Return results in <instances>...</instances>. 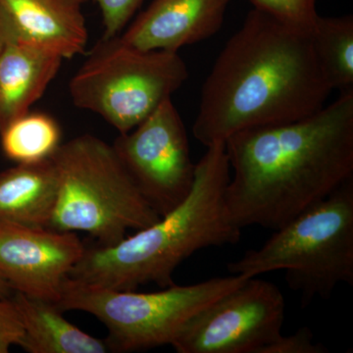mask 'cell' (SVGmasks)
I'll return each instance as SVG.
<instances>
[{
    "label": "cell",
    "mask_w": 353,
    "mask_h": 353,
    "mask_svg": "<svg viewBox=\"0 0 353 353\" xmlns=\"http://www.w3.org/2000/svg\"><path fill=\"white\" fill-rule=\"evenodd\" d=\"M225 148L234 224L276 231L352 178L353 90L303 119L236 132Z\"/></svg>",
    "instance_id": "obj_1"
},
{
    "label": "cell",
    "mask_w": 353,
    "mask_h": 353,
    "mask_svg": "<svg viewBox=\"0 0 353 353\" xmlns=\"http://www.w3.org/2000/svg\"><path fill=\"white\" fill-rule=\"evenodd\" d=\"M310 32L253 8L201 88L192 132L204 146L252 128L303 119L331 94Z\"/></svg>",
    "instance_id": "obj_2"
},
{
    "label": "cell",
    "mask_w": 353,
    "mask_h": 353,
    "mask_svg": "<svg viewBox=\"0 0 353 353\" xmlns=\"http://www.w3.org/2000/svg\"><path fill=\"white\" fill-rule=\"evenodd\" d=\"M230 178L225 143L208 146L196 164L192 189L182 203L116 245L85 248L69 277L119 290L175 285L176 269L194 253L241 241V229L234 224L225 201Z\"/></svg>",
    "instance_id": "obj_3"
},
{
    "label": "cell",
    "mask_w": 353,
    "mask_h": 353,
    "mask_svg": "<svg viewBox=\"0 0 353 353\" xmlns=\"http://www.w3.org/2000/svg\"><path fill=\"white\" fill-rule=\"evenodd\" d=\"M232 275L259 277L284 271L301 306L353 285V176L288 222L257 250L227 265Z\"/></svg>",
    "instance_id": "obj_4"
},
{
    "label": "cell",
    "mask_w": 353,
    "mask_h": 353,
    "mask_svg": "<svg viewBox=\"0 0 353 353\" xmlns=\"http://www.w3.org/2000/svg\"><path fill=\"white\" fill-rule=\"evenodd\" d=\"M57 172V206L48 229L90 234L99 245L124 240L130 230L160 219L113 145L85 134L61 143L51 157Z\"/></svg>",
    "instance_id": "obj_5"
},
{
    "label": "cell",
    "mask_w": 353,
    "mask_h": 353,
    "mask_svg": "<svg viewBox=\"0 0 353 353\" xmlns=\"http://www.w3.org/2000/svg\"><path fill=\"white\" fill-rule=\"evenodd\" d=\"M248 276L218 277L159 292H137L67 278L57 306L90 313L108 328L110 352H134L172 345L192 317L243 284Z\"/></svg>",
    "instance_id": "obj_6"
},
{
    "label": "cell",
    "mask_w": 353,
    "mask_h": 353,
    "mask_svg": "<svg viewBox=\"0 0 353 353\" xmlns=\"http://www.w3.org/2000/svg\"><path fill=\"white\" fill-rule=\"evenodd\" d=\"M188 77L179 52L139 50L119 36L101 38L70 80L69 94L76 108L126 134L172 99Z\"/></svg>",
    "instance_id": "obj_7"
},
{
    "label": "cell",
    "mask_w": 353,
    "mask_h": 353,
    "mask_svg": "<svg viewBox=\"0 0 353 353\" xmlns=\"http://www.w3.org/2000/svg\"><path fill=\"white\" fill-rule=\"evenodd\" d=\"M285 314L277 285L248 278L192 317L171 345L178 353H262L282 334Z\"/></svg>",
    "instance_id": "obj_8"
},
{
    "label": "cell",
    "mask_w": 353,
    "mask_h": 353,
    "mask_svg": "<svg viewBox=\"0 0 353 353\" xmlns=\"http://www.w3.org/2000/svg\"><path fill=\"white\" fill-rule=\"evenodd\" d=\"M112 145L141 196L159 216L170 212L189 196L196 164L172 99L132 131L119 134Z\"/></svg>",
    "instance_id": "obj_9"
},
{
    "label": "cell",
    "mask_w": 353,
    "mask_h": 353,
    "mask_svg": "<svg viewBox=\"0 0 353 353\" xmlns=\"http://www.w3.org/2000/svg\"><path fill=\"white\" fill-rule=\"evenodd\" d=\"M85 250L77 233L0 222V276L26 296L57 303Z\"/></svg>",
    "instance_id": "obj_10"
},
{
    "label": "cell",
    "mask_w": 353,
    "mask_h": 353,
    "mask_svg": "<svg viewBox=\"0 0 353 353\" xmlns=\"http://www.w3.org/2000/svg\"><path fill=\"white\" fill-rule=\"evenodd\" d=\"M233 0H153L121 32L125 43L143 50L179 52L220 31Z\"/></svg>",
    "instance_id": "obj_11"
},
{
    "label": "cell",
    "mask_w": 353,
    "mask_h": 353,
    "mask_svg": "<svg viewBox=\"0 0 353 353\" xmlns=\"http://www.w3.org/2000/svg\"><path fill=\"white\" fill-rule=\"evenodd\" d=\"M79 0H0L16 36L71 59L87 50L88 31Z\"/></svg>",
    "instance_id": "obj_12"
},
{
    "label": "cell",
    "mask_w": 353,
    "mask_h": 353,
    "mask_svg": "<svg viewBox=\"0 0 353 353\" xmlns=\"http://www.w3.org/2000/svg\"><path fill=\"white\" fill-rule=\"evenodd\" d=\"M61 57L14 37L0 52V132L31 111L61 67Z\"/></svg>",
    "instance_id": "obj_13"
},
{
    "label": "cell",
    "mask_w": 353,
    "mask_h": 353,
    "mask_svg": "<svg viewBox=\"0 0 353 353\" xmlns=\"http://www.w3.org/2000/svg\"><path fill=\"white\" fill-rule=\"evenodd\" d=\"M57 194V172L52 158L16 164L0 173V222L50 228Z\"/></svg>",
    "instance_id": "obj_14"
},
{
    "label": "cell",
    "mask_w": 353,
    "mask_h": 353,
    "mask_svg": "<svg viewBox=\"0 0 353 353\" xmlns=\"http://www.w3.org/2000/svg\"><path fill=\"white\" fill-rule=\"evenodd\" d=\"M23 327L19 343L29 353H106L105 340L94 338L64 317L57 304L14 292L10 297Z\"/></svg>",
    "instance_id": "obj_15"
},
{
    "label": "cell",
    "mask_w": 353,
    "mask_h": 353,
    "mask_svg": "<svg viewBox=\"0 0 353 353\" xmlns=\"http://www.w3.org/2000/svg\"><path fill=\"white\" fill-rule=\"evenodd\" d=\"M310 38L318 65L332 90H353L352 15H318Z\"/></svg>",
    "instance_id": "obj_16"
},
{
    "label": "cell",
    "mask_w": 353,
    "mask_h": 353,
    "mask_svg": "<svg viewBox=\"0 0 353 353\" xmlns=\"http://www.w3.org/2000/svg\"><path fill=\"white\" fill-rule=\"evenodd\" d=\"M1 150L16 164L48 159L61 145V129L52 116L43 112L25 114L0 132Z\"/></svg>",
    "instance_id": "obj_17"
},
{
    "label": "cell",
    "mask_w": 353,
    "mask_h": 353,
    "mask_svg": "<svg viewBox=\"0 0 353 353\" xmlns=\"http://www.w3.org/2000/svg\"><path fill=\"white\" fill-rule=\"evenodd\" d=\"M253 8L269 14L287 24L310 32L319 15L318 0H250Z\"/></svg>",
    "instance_id": "obj_18"
},
{
    "label": "cell",
    "mask_w": 353,
    "mask_h": 353,
    "mask_svg": "<svg viewBox=\"0 0 353 353\" xmlns=\"http://www.w3.org/2000/svg\"><path fill=\"white\" fill-rule=\"evenodd\" d=\"M101 10L103 34L108 39L119 36L143 6L145 0H94Z\"/></svg>",
    "instance_id": "obj_19"
},
{
    "label": "cell",
    "mask_w": 353,
    "mask_h": 353,
    "mask_svg": "<svg viewBox=\"0 0 353 353\" xmlns=\"http://www.w3.org/2000/svg\"><path fill=\"white\" fill-rule=\"evenodd\" d=\"M328 348L315 343L314 334L308 327L297 330L296 333L281 334L280 336L265 347L262 353H326Z\"/></svg>",
    "instance_id": "obj_20"
},
{
    "label": "cell",
    "mask_w": 353,
    "mask_h": 353,
    "mask_svg": "<svg viewBox=\"0 0 353 353\" xmlns=\"http://www.w3.org/2000/svg\"><path fill=\"white\" fill-rule=\"evenodd\" d=\"M23 327L19 315L10 299H0V353H8L19 345Z\"/></svg>",
    "instance_id": "obj_21"
},
{
    "label": "cell",
    "mask_w": 353,
    "mask_h": 353,
    "mask_svg": "<svg viewBox=\"0 0 353 353\" xmlns=\"http://www.w3.org/2000/svg\"><path fill=\"white\" fill-rule=\"evenodd\" d=\"M16 37L15 28L3 7L0 6V52L10 39Z\"/></svg>",
    "instance_id": "obj_22"
},
{
    "label": "cell",
    "mask_w": 353,
    "mask_h": 353,
    "mask_svg": "<svg viewBox=\"0 0 353 353\" xmlns=\"http://www.w3.org/2000/svg\"><path fill=\"white\" fill-rule=\"evenodd\" d=\"M13 294L12 288L0 276V299H10Z\"/></svg>",
    "instance_id": "obj_23"
},
{
    "label": "cell",
    "mask_w": 353,
    "mask_h": 353,
    "mask_svg": "<svg viewBox=\"0 0 353 353\" xmlns=\"http://www.w3.org/2000/svg\"><path fill=\"white\" fill-rule=\"evenodd\" d=\"M79 1H80L81 3H85V2L88 1V0H79Z\"/></svg>",
    "instance_id": "obj_24"
}]
</instances>
